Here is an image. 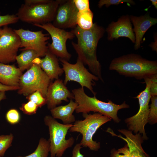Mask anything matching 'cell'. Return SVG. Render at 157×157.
I'll list each match as a JSON object with an SVG mask.
<instances>
[{
	"mask_svg": "<svg viewBox=\"0 0 157 157\" xmlns=\"http://www.w3.org/2000/svg\"><path fill=\"white\" fill-rule=\"evenodd\" d=\"M3 29L2 28H0V37L1 35V34L2 32Z\"/></svg>",
	"mask_w": 157,
	"mask_h": 157,
	"instance_id": "39",
	"label": "cell"
},
{
	"mask_svg": "<svg viewBox=\"0 0 157 157\" xmlns=\"http://www.w3.org/2000/svg\"><path fill=\"white\" fill-rule=\"evenodd\" d=\"M14 136L12 133L0 135V156H4L7 150L12 145Z\"/></svg>",
	"mask_w": 157,
	"mask_h": 157,
	"instance_id": "24",
	"label": "cell"
},
{
	"mask_svg": "<svg viewBox=\"0 0 157 157\" xmlns=\"http://www.w3.org/2000/svg\"><path fill=\"white\" fill-rule=\"evenodd\" d=\"M118 131L123 134L125 137L115 134L110 128L106 131L112 135L117 136L125 141L129 151V157H149L143 150L142 145L143 140L139 133L134 135L131 131L126 129H119Z\"/></svg>",
	"mask_w": 157,
	"mask_h": 157,
	"instance_id": "16",
	"label": "cell"
},
{
	"mask_svg": "<svg viewBox=\"0 0 157 157\" xmlns=\"http://www.w3.org/2000/svg\"><path fill=\"white\" fill-rule=\"evenodd\" d=\"M40 57L37 52L32 49H26L17 56L16 60L18 68L22 72L28 69L33 64V61Z\"/></svg>",
	"mask_w": 157,
	"mask_h": 157,
	"instance_id": "21",
	"label": "cell"
},
{
	"mask_svg": "<svg viewBox=\"0 0 157 157\" xmlns=\"http://www.w3.org/2000/svg\"><path fill=\"white\" fill-rule=\"evenodd\" d=\"M26 99L28 101L33 102L38 108H41L46 104L45 98L38 91H36L26 96Z\"/></svg>",
	"mask_w": 157,
	"mask_h": 157,
	"instance_id": "26",
	"label": "cell"
},
{
	"mask_svg": "<svg viewBox=\"0 0 157 157\" xmlns=\"http://www.w3.org/2000/svg\"><path fill=\"white\" fill-rule=\"evenodd\" d=\"M149 46L152 48V50L157 52V38L155 39L154 42H152Z\"/></svg>",
	"mask_w": 157,
	"mask_h": 157,
	"instance_id": "36",
	"label": "cell"
},
{
	"mask_svg": "<svg viewBox=\"0 0 157 157\" xmlns=\"http://www.w3.org/2000/svg\"><path fill=\"white\" fill-rule=\"evenodd\" d=\"M110 157H129V149L126 144L124 147L117 150L113 149L111 151Z\"/></svg>",
	"mask_w": 157,
	"mask_h": 157,
	"instance_id": "31",
	"label": "cell"
},
{
	"mask_svg": "<svg viewBox=\"0 0 157 157\" xmlns=\"http://www.w3.org/2000/svg\"><path fill=\"white\" fill-rule=\"evenodd\" d=\"M0 157H1L0 156Z\"/></svg>",
	"mask_w": 157,
	"mask_h": 157,
	"instance_id": "40",
	"label": "cell"
},
{
	"mask_svg": "<svg viewBox=\"0 0 157 157\" xmlns=\"http://www.w3.org/2000/svg\"><path fill=\"white\" fill-rule=\"evenodd\" d=\"M7 121L11 124L18 123L20 119V116L19 111L16 109H11L8 110L6 115Z\"/></svg>",
	"mask_w": 157,
	"mask_h": 157,
	"instance_id": "27",
	"label": "cell"
},
{
	"mask_svg": "<svg viewBox=\"0 0 157 157\" xmlns=\"http://www.w3.org/2000/svg\"><path fill=\"white\" fill-rule=\"evenodd\" d=\"M73 1L78 12L90 10L88 0H73Z\"/></svg>",
	"mask_w": 157,
	"mask_h": 157,
	"instance_id": "32",
	"label": "cell"
},
{
	"mask_svg": "<svg viewBox=\"0 0 157 157\" xmlns=\"http://www.w3.org/2000/svg\"><path fill=\"white\" fill-rule=\"evenodd\" d=\"M77 106V103L71 99L68 104L56 106L50 110L51 116L54 119L61 120L64 124H71L76 121L73 113Z\"/></svg>",
	"mask_w": 157,
	"mask_h": 157,
	"instance_id": "20",
	"label": "cell"
},
{
	"mask_svg": "<svg viewBox=\"0 0 157 157\" xmlns=\"http://www.w3.org/2000/svg\"><path fill=\"white\" fill-rule=\"evenodd\" d=\"M34 25L45 30L51 36L52 42L47 44L48 50L57 57L69 61L72 55L67 51L66 43L68 39L75 37L74 34L71 31L57 28L51 23Z\"/></svg>",
	"mask_w": 157,
	"mask_h": 157,
	"instance_id": "10",
	"label": "cell"
},
{
	"mask_svg": "<svg viewBox=\"0 0 157 157\" xmlns=\"http://www.w3.org/2000/svg\"><path fill=\"white\" fill-rule=\"evenodd\" d=\"M33 63L38 64L51 80L58 79L64 72L59 66L58 57L49 50L43 58H37Z\"/></svg>",
	"mask_w": 157,
	"mask_h": 157,
	"instance_id": "18",
	"label": "cell"
},
{
	"mask_svg": "<svg viewBox=\"0 0 157 157\" xmlns=\"http://www.w3.org/2000/svg\"><path fill=\"white\" fill-rule=\"evenodd\" d=\"M2 29L0 37V63L7 64L16 60L21 42L14 30L7 26Z\"/></svg>",
	"mask_w": 157,
	"mask_h": 157,
	"instance_id": "12",
	"label": "cell"
},
{
	"mask_svg": "<svg viewBox=\"0 0 157 157\" xmlns=\"http://www.w3.org/2000/svg\"><path fill=\"white\" fill-rule=\"evenodd\" d=\"M51 0H25V4L27 5H35L48 3Z\"/></svg>",
	"mask_w": 157,
	"mask_h": 157,
	"instance_id": "34",
	"label": "cell"
},
{
	"mask_svg": "<svg viewBox=\"0 0 157 157\" xmlns=\"http://www.w3.org/2000/svg\"><path fill=\"white\" fill-rule=\"evenodd\" d=\"M83 116L84 119L75 121L69 131L79 132L82 135L80 144L82 147H88L91 150L97 151L100 147V143L93 140V136L101 126L112 119L98 113H83Z\"/></svg>",
	"mask_w": 157,
	"mask_h": 157,
	"instance_id": "4",
	"label": "cell"
},
{
	"mask_svg": "<svg viewBox=\"0 0 157 157\" xmlns=\"http://www.w3.org/2000/svg\"><path fill=\"white\" fill-rule=\"evenodd\" d=\"M20 40V48L22 51L32 49L35 51L40 57L44 56L48 50L47 41L50 37L42 31H32L23 28L14 29Z\"/></svg>",
	"mask_w": 157,
	"mask_h": 157,
	"instance_id": "11",
	"label": "cell"
},
{
	"mask_svg": "<svg viewBox=\"0 0 157 157\" xmlns=\"http://www.w3.org/2000/svg\"><path fill=\"white\" fill-rule=\"evenodd\" d=\"M93 13L91 10L78 12L77 18V25L83 30L90 29L93 25Z\"/></svg>",
	"mask_w": 157,
	"mask_h": 157,
	"instance_id": "22",
	"label": "cell"
},
{
	"mask_svg": "<svg viewBox=\"0 0 157 157\" xmlns=\"http://www.w3.org/2000/svg\"><path fill=\"white\" fill-rule=\"evenodd\" d=\"M22 72L14 65L0 63V83L8 86L19 87Z\"/></svg>",
	"mask_w": 157,
	"mask_h": 157,
	"instance_id": "19",
	"label": "cell"
},
{
	"mask_svg": "<svg viewBox=\"0 0 157 157\" xmlns=\"http://www.w3.org/2000/svg\"><path fill=\"white\" fill-rule=\"evenodd\" d=\"M75 101L78 104L75 111L76 113H88L90 111L98 113L112 119L115 122L120 121L117 116L118 111L122 109L126 108L129 106L124 101L122 104L118 105L108 100L106 102L97 99L96 96L90 97L85 92L84 88L80 87L72 90Z\"/></svg>",
	"mask_w": 157,
	"mask_h": 157,
	"instance_id": "3",
	"label": "cell"
},
{
	"mask_svg": "<svg viewBox=\"0 0 157 157\" xmlns=\"http://www.w3.org/2000/svg\"><path fill=\"white\" fill-rule=\"evenodd\" d=\"M109 69L115 70L125 76L141 80L157 74V62L131 53L115 58L111 61Z\"/></svg>",
	"mask_w": 157,
	"mask_h": 157,
	"instance_id": "2",
	"label": "cell"
},
{
	"mask_svg": "<svg viewBox=\"0 0 157 157\" xmlns=\"http://www.w3.org/2000/svg\"><path fill=\"white\" fill-rule=\"evenodd\" d=\"M71 31L77 38V42H72V44L78 55V58L88 66L92 74L103 82L101 66L97 58V49L105 29L95 23L89 29H82L77 25Z\"/></svg>",
	"mask_w": 157,
	"mask_h": 157,
	"instance_id": "1",
	"label": "cell"
},
{
	"mask_svg": "<svg viewBox=\"0 0 157 157\" xmlns=\"http://www.w3.org/2000/svg\"><path fill=\"white\" fill-rule=\"evenodd\" d=\"M19 20L16 15H1L0 12V28L2 26H7L10 24L15 23L18 22Z\"/></svg>",
	"mask_w": 157,
	"mask_h": 157,
	"instance_id": "29",
	"label": "cell"
},
{
	"mask_svg": "<svg viewBox=\"0 0 157 157\" xmlns=\"http://www.w3.org/2000/svg\"><path fill=\"white\" fill-rule=\"evenodd\" d=\"M19 88L17 87L6 86L0 83V91L6 92L7 91L18 90Z\"/></svg>",
	"mask_w": 157,
	"mask_h": 157,
	"instance_id": "35",
	"label": "cell"
},
{
	"mask_svg": "<svg viewBox=\"0 0 157 157\" xmlns=\"http://www.w3.org/2000/svg\"><path fill=\"white\" fill-rule=\"evenodd\" d=\"M51 81L40 65L33 63L21 77L18 93L26 97L38 91L45 98Z\"/></svg>",
	"mask_w": 157,
	"mask_h": 157,
	"instance_id": "7",
	"label": "cell"
},
{
	"mask_svg": "<svg viewBox=\"0 0 157 157\" xmlns=\"http://www.w3.org/2000/svg\"><path fill=\"white\" fill-rule=\"evenodd\" d=\"M59 60L65 73L63 83L65 85L69 81L76 82L80 85L81 87L86 88L94 96H96V93L94 91L93 86L95 85L94 81H98L99 79L88 71L81 60L77 58L76 62L74 64L62 59L59 58Z\"/></svg>",
	"mask_w": 157,
	"mask_h": 157,
	"instance_id": "9",
	"label": "cell"
},
{
	"mask_svg": "<svg viewBox=\"0 0 157 157\" xmlns=\"http://www.w3.org/2000/svg\"><path fill=\"white\" fill-rule=\"evenodd\" d=\"M107 38L109 41L117 39L120 37L129 39L133 43L135 42V37L132 28L130 16L123 15L117 22H112L106 29Z\"/></svg>",
	"mask_w": 157,
	"mask_h": 157,
	"instance_id": "15",
	"label": "cell"
},
{
	"mask_svg": "<svg viewBox=\"0 0 157 157\" xmlns=\"http://www.w3.org/2000/svg\"><path fill=\"white\" fill-rule=\"evenodd\" d=\"M44 120L49 130L51 157H62L66 150L71 147L74 142L73 137L67 140L65 138L68 130L73 124H61L49 115L45 116Z\"/></svg>",
	"mask_w": 157,
	"mask_h": 157,
	"instance_id": "5",
	"label": "cell"
},
{
	"mask_svg": "<svg viewBox=\"0 0 157 157\" xmlns=\"http://www.w3.org/2000/svg\"><path fill=\"white\" fill-rule=\"evenodd\" d=\"M125 2L132 5L135 4V2L132 0H100L99 1L98 6L100 8L104 5H105L106 7H108L111 5H117Z\"/></svg>",
	"mask_w": 157,
	"mask_h": 157,
	"instance_id": "30",
	"label": "cell"
},
{
	"mask_svg": "<svg viewBox=\"0 0 157 157\" xmlns=\"http://www.w3.org/2000/svg\"><path fill=\"white\" fill-rule=\"evenodd\" d=\"M144 79L146 84L145 88L135 98L138 99L139 104V110L135 115L125 119V122L129 130L135 134L139 133L142 135L143 140H145L148 139L144 127L148 121L149 103L151 97L149 87L151 81L149 77Z\"/></svg>",
	"mask_w": 157,
	"mask_h": 157,
	"instance_id": "8",
	"label": "cell"
},
{
	"mask_svg": "<svg viewBox=\"0 0 157 157\" xmlns=\"http://www.w3.org/2000/svg\"><path fill=\"white\" fill-rule=\"evenodd\" d=\"M38 107L35 103L31 101L22 104L20 109L25 114L31 115L36 113Z\"/></svg>",
	"mask_w": 157,
	"mask_h": 157,
	"instance_id": "28",
	"label": "cell"
},
{
	"mask_svg": "<svg viewBox=\"0 0 157 157\" xmlns=\"http://www.w3.org/2000/svg\"><path fill=\"white\" fill-rule=\"evenodd\" d=\"M49 151V140H47L44 138H42L39 140L37 148L33 153L26 156L16 157H48Z\"/></svg>",
	"mask_w": 157,
	"mask_h": 157,
	"instance_id": "23",
	"label": "cell"
},
{
	"mask_svg": "<svg viewBox=\"0 0 157 157\" xmlns=\"http://www.w3.org/2000/svg\"><path fill=\"white\" fill-rule=\"evenodd\" d=\"M130 18L134 26L133 30L135 33V39L134 48L137 50L140 47L145 33L150 27L157 23V19L150 17L149 13L139 17L130 15Z\"/></svg>",
	"mask_w": 157,
	"mask_h": 157,
	"instance_id": "17",
	"label": "cell"
},
{
	"mask_svg": "<svg viewBox=\"0 0 157 157\" xmlns=\"http://www.w3.org/2000/svg\"><path fill=\"white\" fill-rule=\"evenodd\" d=\"M148 122L153 124L157 122V96H151Z\"/></svg>",
	"mask_w": 157,
	"mask_h": 157,
	"instance_id": "25",
	"label": "cell"
},
{
	"mask_svg": "<svg viewBox=\"0 0 157 157\" xmlns=\"http://www.w3.org/2000/svg\"><path fill=\"white\" fill-rule=\"evenodd\" d=\"M63 0H51L47 3L35 5L22 4L16 15L19 20L33 24H42L53 21L59 5Z\"/></svg>",
	"mask_w": 157,
	"mask_h": 157,
	"instance_id": "6",
	"label": "cell"
},
{
	"mask_svg": "<svg viewBox=\"0 0 157 157\" xmlns=\"http://www.w3.org/2000/svg\"><path fill=\"white\" fill-rule=\"evenodd\" d=\"M78 12L73 0H63L57 8L52 24L60 29L74 28L77 25Z\"/></svg>",
	"mask_w": 157,
	"mask_h": 157,
	"instance_id": "13",
	"label": "cell"
},
{
	"mask_svg": "<svg viewBox=\"0 0 157 157\" xmlns=\"http://www.w3.org/2000/svg\"><path fill=\"white\" fill-rule=\"evenodd\" d=\"M152 2V5H153L155 8L157 9V0H150Z\"/></svg>",
	"mask_w": 157,
	"mask_h": 157,
	"instance_id": "38",
	"label": "cell"
},
{
	"mask_svg": "<svg viewBox=\"0 0 157 157\" xmlns=\"http://www.w3.org/2000/svg\"><path fill=\"white\" fill-rule=\"evenodd\" d=\"M45 99L47 108L51 110L60 104L63 101L68 102V99H74V96L64 84L63 81L58 78L50 83Z\"/></svg>",
	"mask_w": 157,
	"mask_h": 157,
	"instance_id": "14",
	"label": "cell"
},
{
	"mask_svg": "<svg viewBox=\"0 0 157 157\" xmlns=\"http://www.w3.org/2000/svg\"><path fill=\"white\" fill-rule=\"evenodd\" d=\"M151 83L149 87L151 96H157V74L150 77Z\"/></svg>",
	"mask_w": 157,
	"mask_h": 157,
	"instance_id": "33",
	"label": "cell"
},
{
	"mask_svg": "<svg viewBox=\"0 0 157 157\" xmlns=\"http://www.w3.org/2000/svg\"><path fill=\"white\" fill-rule=\"evenodd\" d=\"M6 92L0 91V103L2 100L6 99Z\"/></svg>",
	"mask_w": 157,
	"mask_h": 157,
	"instance_id": "37",
	"label": "cell"
}]
</instances>
